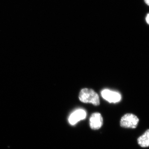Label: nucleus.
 Here are the masks:
<instances>
[{
	"label": "nucleus",
	"mask_w": 149,
	"mask_h": 149,
	"mask_svg": "<svg viewBox=\"0 0 149 149\" xmlns=\"http://www.w3.org/2000/svg\"><path fill=\"white\" fill-rule=\"evenodd\" d=\"M79 98L80 101L85 103H91L95 106L100 104L98 95L93 89H82L79 93Z\"/></svg>",
	"instance_id": "nucleus-1"
},
{
	"label": "nucleus",
	"mask_w": 149,
	"mask_h": 149,
	"mask_svg": "<svg viewBox=\"0 0 149 149\" xmlns=\"http://www.w3.org/2000/svg\"><path fill=\"white\" fill-rule=\"evenodd\" d=\"M139 119L136 116L132 113H126L121 118L120 126L123 128H135L139 122Z\"/></svg>",
	"instance_id": "nucleus-2"
},
{
	"label": "nucleus",
	"mask_w": 149,
	"mask_h": 149,
	"mask_svg": "<svg viewBox=\"0 0 149 149\" xmlns=\"http://www.w3.org/2000/svg\"><path fill=\"white\" fill-rule=\"evenodd\" d=\"M102 97L109 103H116L121 100V96L120 93L105 89L101 92Z\"/></svg>",
	"instance_id": "nucleus-3"
},
{
	"label": "nucleus",
	"mask_w": 149,
	"mask_h": 149,
	"mask_svg": "<svg viewBox=\"0 0 149 149\" xmlns=\"http://www.w3.org/2000/svg\"><path fill=\"white\" fill-rule=\"evenodd\" d=\"M87 113L85 110L78 109L74 111L68 118V122L72 125H75L81 120H84L86 117Z\"/></svg>",
	"instance_id": "nucleus-4"
},
{
	"label": "nucleus",
	"mask_w": 149,
	"mask_h": 149,
	"mask_svg": "<svg viewBox=\"0 0 149 149\" xmlns=\"http://www.w3.org/2000/svg\"><path fill=\"white\" fill-rule=\"evenodd\" d=\"M103 118L99 113H94L91 115L90 118L91 128L93 130L100 129L103 125Z\"/></svg>",
	"instance_id": "nucleus-5"
},
{
	"label": "nucleus",
	"mask_w": 149,
	"mask_h": 149,
	"mask_svg": "<svg viewBox=\"0 0 149 149\" xmlns=\"http://www.w3.org/2000/svg\"><path fill=\"white\" fill-rule=\"evenodd\" d=\"M139 146L143 148L149 147V129H148L142 136L138 139Z\"/></svg>",
	"instance_id": "nucleus-6"
},
{
	"label": "nucleus",
	"mask_w": 149,
	"mask_h": 149,
	"mask_svg": "<svg viewBox=\"0 0 149 149\" xmlns=\"http://www.w3.org/2000/svg\"><path fill=\"white\" fill-rule=\"evenodd\" d=\"M146 20L147 24L149 25V13H148L146 16Z\"/></svg>",
	"instance_id": "nucleus-7"
},
{
	"label": "nucleus",
	"mask_w": 149,
	"mask_h": 149,
	"mask_svg": "<svg viewBox=\"0 0 149 149\" xmlns=\"http://www.w3.org/2000/svg\"><path fill=\"white\" fill-rule=\"evenodd\" d=\"M144 1L147 5L149 6V0H144Z\"/></svg>",
	"instance_id": "nucleus-8"
}]
</instances>
